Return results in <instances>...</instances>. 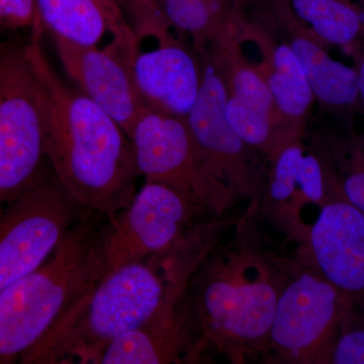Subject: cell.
<instances>
[{
	"mask_svg": "<svg viewBox=\"0 0 364 364\" xmlns=\"http://www.w3.org/2000/svg\"><path fill=\"white\" fill-rule=\"evenodd\" d=\"M41 39L42 31L32 32L26 50L50 168L76 202L109 219L136 191L139 174L130 139L104 109L61 80Z\"/></svg>",
	"mask_w": 364,
	"mask_h": 364,
	"instance_id": "cell-1",
	"label": "cell"
},
{
	"mask_svg": "<svg viewBox=\"0 0 364 364\" xmlns=\"http://www.w3.org/2000/svg\"><path fill=\"white\" fill-rule=\"evenodd\" d=\"M252 200L232 238L215 246L189 282L200 334L234 363L267 354L270 327L294 261L253 224Z\"/></svg>",
	"mask_w": 364,
	"mask_h": 364,
	"instance_id": "cell-2",
	"label": "cell"
},
{
	"mask_svg": "<svg viewBox=\"0 0 364 364\" xmlns=\"http://www.w3.org/2000/svg\"><path fill=\"white\" fill-rule=\"evenodd\" d=\"M184 246L122 265L104 275L23 354V364L98 363L112 340L145 324L186 296L198 267Z\"/></svg>",
	"mask_w": 364,
	"mask_h": 364,
	"instance_id": "cell-3",
	"label": "cell"
},
{
	"mask_svg": "<svg viewBox=\"0 0 364 364\" xmlns=\"http://www.w3.org/2000/svg\"><path fill=\"white\" fill-rule=\"evenodd\" d=\"M107 220L95 213L86 215L40 267L0 291V364L20 363L102 279Z\"/></svg>",
	"mask_w": 364,
	"mask_h": 364,
	"instance_id": "cell-4",
	"label": "cell"
},
{
	"mask_svg": "<svg viewBox=\"0 0 364 364\" xmlns=\"http://www.w3.org/2000/svg\"><path fill=\"white\" fill-rule=\"evenodd\" d=\"M128 136L139 176L174 189L205 217L222 218L238 198L208 166L183 117L145 105Z\"/></svg>",
	"mask_w": 364,
	"mask_h": 364,
	"instance_id": "cell-5",
	"label": "cell"
},
{
	"mask_svg": "<svg viewBox=\"0 0 364 364\" xmlns=\"http://www.w3.org/2000/svg\"><path fill=\"white\" fill-rule=\"evenodd\" d=\"M51 171L26 44H0V215Z\"/></svg>",
	"mask_w": 364,
	"mask_h": 364,
	"instance_id": "cell-6",
	"label": "cell"
},
{
	"mask_svg": "<svg viewBox=\"0 0 364 364\" xmlns=\"http://www.w3.org/2000/svg\"><path fill=\"white\" fill-rule=\"evenodd\" d=\"M301 253L277 301L267 353L282 363L324 364L354 304Z\"/></svg>",
	"mask_w": 364,
	"mask_h": 364,
	"instance_id": "cell-7",
	"label": "cell"
},
{
	"mask_svg": "<svg viewBox=\"0 0 364 364\" xmlns=\"http://www.w3.org/2000/svg\"><path fill=\"white\" fill-rule=\"evenodd\" d=\"M130 6L134 40L124 55L136 90L148 107L186 119L202 85L200 57L170 33L155 0Z\"/></svg>",
	"mask_w": 364,
	"mask_h": 364,
	"instance_id": "cell-8",
	"label": "cell"
},
{
	"mask_svg": "<svg viewBox=\"0 0 364 364\" xmlns=\"http://www.w3.org/2000/svg\"><path fill=\"white\" fill-rule=\"evenodd\" d=\"M90 214L53 171L7 205L0 215V291L40 267Z\"/></svg>",
	"mask_w": 364,
	"mask_h": 364,
	"instance_id": "cell-9",
	"label": "cell"
},
{
	"mask_svg": "<svg viewBox=\"0 0 364 364\" xmlns=\"http://www.w3.org/2000/svg\"><path fill=\"white\" fill-rule=\"evenodd\" d=\"M202 63L200 92L186 117L191 136L210 170L238 198L260 202L268 160L248 145L228 119L226 95L207 45L195 46Z\"/></svg>",
	"mask_w": 364,
	"mask_h": 364,
	"instance_id": "cell-10",
	"label": "cell"
},
{
	"mask_svg": "<svg viewBox=\"0 0 364 364\" xmlns=\"http://www.w3.org/2000/svg\"><path fill=\"white\" fill-rule=\"evenodd\" d=\"M207 219L213 218L205 217L174 189L145 181L128 205L107 220L104 275L122 265L167 252Z\"/></svg>",
	"mask_w": 364,
	"mask_h": 364,
	"instance_id": "cell-11",
	"label": "cell"
},
{
	"mask_svg": "<svg viewBox=\"0 0 364 364\" xmlns=\"http://www.w3.org/2000/svg\"><path fill=\"white\" fill-rule=\"evenodd\" d=\"M236 18L205 45L224 85L228 119L268 160L287 144L303 138L280 117L264 78L245 56Z\"/></svg>",
	"mask_w": 364,
	"mask_h": 364,
	"instance_id": "cell-12",
	"label": "cell"
},
{
	"mask_svg": "<svg viewBox=\"0 0 364 364\" xmlns=\"http://www.w3.org/2000/svg\"><path fill=\"white\" fill-rule=\"evenodd\" d=\"M338 183L329 155L323 161L303 139L282 147L268 159L267 186L258 203V215L305 248L312 225L304 221L308 207H323Z\"/></svg>",
	"mask_w": 364,
	"mask_h": 364,
	"instance_id": "cell-13",
	"label": "cell"
},
{
	"mask_svg": "<svg viewBox=\"0 0 364 364\" xmlns=\"http://www.w3.org/2000/svg\"><path fill=\"white\" fill-rule=\"evenodd\" d=\"M305 250L321 274L364 312V213L340 184L320 208Z\"/></svg>",
	"mask_w": 364,
	"mask_h": 364,
	"instance_id": "cell-14",
	"label": "cell"
},
{
	"mask_svg": "<svg viewBox=\"0 0 364 364\" xmlns=\"http://www.w3.org/2000/svg\"><path fill=\"white\" fill-rule=\"evenodd\" d=\"M60 61L79 90L104 109L129 135L145 107L128 60L119 46H77L55 40Z\"/></svg>",
	"mask_w": 364,
	"mask_h": 364,
	"instance_id": "cell-15",
	"label": "cell"
},
{
	"mask_svg": "<svg viewBox=\"0 0 364 364\" xmlns=\"http://www.w3.org/2000/svg\"><path fill=\"white\" fill-rule=\"evenodd\" d=\"M269 18L305 71L315 100L329 112H356L358 86L355 68L330 56L327 45L299 20L289 0H272Z\"/></svg>",
	"mask_w": 364,
	"mask_h": 364,
	"instance_id": "cell-16",
	"label": "cell"
},
{
	"mask_svg": "<svg viewBox=\"0 0 364 364\" xmlns=\"http://www.w3.org/2000/svg\"><path fill=\"white\" fill-rule=\"evenodd\" d=\"M186 296L163 306L145 324L112 340L100 354L102 364L196 363L207 346L193 336Z\"/></svg>",
	"mask_w": 364,
	"mask_h": 364,
	"instance_id": "cell-17",
	"label": "cell"
},
{
	"mask_svg": "<svg viewBox=\"0 0 364 364\" xmlns=\"http://www.w3.org/2000/svg\"><path fill=\"white\" fill-rule=\"evenodd\" d=\"M242 42L251 41L261 54L258 69L269 88L275 107L289 128L303 138L315 97L305 71L289 46L279 35L246 21L236 18Z\"/></svg>",
	"mask_w": 364,
	"mask_h": 364,
	"instance_id": "cell-18",
	"label": "cell"
},
{
	"mask_svg": "<svg viewBox=\"0 0 364 364\" xmlns=\"http://www.w3.org/2000/svg\"><path fill=\"white\" fill-rule=\"evenodd\" d=\"M36 9L42 30L69 44L98 46L107 31L129 28L116 0H36Z\"/></svg>",
	"mask_w": 364,
	"mask_h": 364,
	"instance_id": "cell-19",
	"label": "cell"
},
{
	"mask_svg": "<svg viewBox=\"0 0 364 364\" xmlns=\"http://www.w3.org/2000/svg\"><path fill=\"white\" fill-rule=\"evenodd\" d=\"M299 21L325 45L350 49L364 36V13L354 0H289Z\"/></svg>",
	"mask_w": 364,
	"mask_h": 364,
	"instance_id": "cell-20",
	"label": "cell"
},
{
	"mask_svg": "<svg viewBox=\"0 0 364 364\" xmlns=\"http://www.w3.org/2000/svg\"><path fill=\"white\" fill-rule=\"evenodd\" d=\"M170 26L205 45L241 14L238 0H155Z\"/></svg>",
	"mask_w": 364,
	"mask_h": 364,
	"instance_id": "cell-21",
	"label": "cell"
},
{
	"mask_svg": "<svg viewBox=\"0 0 364 364\" xmlns=\"http://www.w3.org/2000/svg\"><path fill=\"white\" fill-rule=\"evenodd\" d=\"M328 155L345 198L364 213V132L330 136Z\"/></svg>",
	"mask_w": 364,
	"mask_h": 364,
	"instance_id": "cell-22",
	"label": "cell"
},
{
	"mask_svg": "<svg viewBox=\"0 0 364 364\" xmlns=\"http://www.w3.org/2000/svg\"><path fill=\"white\" fill-rule=\"evenodd\" d=\"M324 364H364V312L358 306L344 318Z\"/></svg>",
	"mask_w": 364,
	"mask_h": 364,
	"instance_id": "cell-23",
	"label": "cell"
},
{
	"mask_svg": "<svg viewBox=\"0 0 364 364\" xmlns=\"http://www.w3.org/2000/svg\"><path fill=\"white\" fill-rule=\"evenodd\" d=\"M0 25L11 28L42 31L36 0H0Z\"/></svg>",
	"mask_w": 364,
	"mask_h": 364,
	"instance_id": "cell-24",
	"label": "cell"
},
{
	"mask_svg": "<svg viewBox=\"0 0 364 364\" xmlns=\"http://www.w3.org/2000/svg\"><path fill=\"white\" fill-rule=\"evenodd\" d=\"M349 50L355 61L354 68L358 73V100L356 112L364 116V36Z\"/></svg>",
	"mask_w": 364,
	"mask_h": 364,
	"instance_id": "cell-25",
	"label": "cell"
},
{
	"mask_svg": "<svg viewBox=\"0 0 364 364\" xmlns=\"http://www.w3.org/2000/svg\"><path fill=\"white\" fill-rule=\"evenodd\" d=\"M359 6H360L361 9H363L364 13V0H360V4H359Z\"/></svg>",
	"mask_w": 364,
	"mask_h": 364,
	"instance_id": "cell-26",
	"label": "cell"
},
{
	"mask_svg": "<svg viewBox=\"0 0 364 364\" xmlns=\"http://www.w3.org/2000/svg\"><path fill=\"white\" fill-rule=\"evenodd\" d=\"M124 1H127V2H132V1H135V0H124Z\"/></svg>",
	"mask_w": 364,
	"mask_h": 364,
	"instance_id": "cell-27",
	"label": "cell"
}]
</instances>
